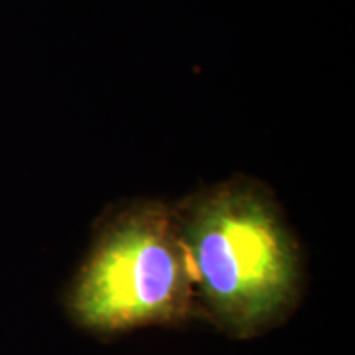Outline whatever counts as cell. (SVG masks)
I'll list each match as a JSON object with an SVG mask.
<instances>
[{
    "instance_id": "1",
    "label": "cell",
    "mask_w": 355,
    "mask_h": 355,
    "mask_svg": "<svg viewBox=\"0 0 355 355\" xmlns=\"http://www.w3.org/2000/svg\"><path fill=\"white\" fill-rule=\"evenodd\" d=\"M175 212L196 316L234 339L261 336L290 316L301 290L300 248L268 193L230 181Z\"/></svg>"
},
{
    "instance_id": "2",
    "label": "cell",
    "mask_w": 355,
    "mask_h": 355,
    "mask_svg": "<svg viewBox=\"0 0 355 355\" xmlns=\"http://www.w3.org/2000/svg\"><path fill=\"white\" fill-rule=\"evenodd\" d=\"M63 301L71 321L94 334L196 318L193 272L175 209L137 202L102 222Z\"/></svg>"
}]
</instances>
